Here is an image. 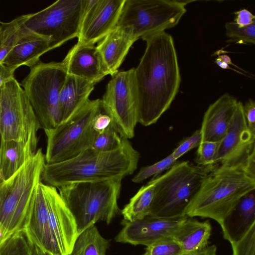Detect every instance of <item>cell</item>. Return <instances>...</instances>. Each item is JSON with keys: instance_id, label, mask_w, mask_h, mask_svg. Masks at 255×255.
<instances>
[{"instance_id": "1", "label": "cell", "mask_w": 255, "mask_h": 255, "mask_svg": "<svg viewBox=\"0 0 255 255\" xmlns=\"http://www.w3.org/2000/svg\"><path fill=\"white\" fill-rule=\"evenodd\" d=\"M146 48L134 68L137 123L155 124L175 98L181 78L173 37L165 31L144 37Z\"/></svg>"}, {"instance_id": "2", "label": "cell", "mask_w": 255, "mask_h": 255, "mask_svg": "<svg viewBox=\"0 0 255 255\" xmlns=\"http://www.w3.org/2000/svg\"><path fill=\"white\" fill-rule=\"evenodd\" d=\"M140 156L128 139L123 138L121 146L113 151L91 147L66 161L45 163L41 179L56 188L73 183L123 179L135 171Z\"/></svg>"}, {"instance_id": "3", "label": "cell", "mask_w": 255, "mask_h": 255, "mask_svg": "<svg viewBox=\"0 0 255 255\" xmlns=\"http://www.w3.org/2000/svg\"><path fill=\"white\" fill-rule=\"evenodd\" d=\"M255 189V178L244 166L218 165L204 179L184 215L211 219L221 226L240 200Z\"/></svg>"}, {"instance_id": "4", "label": "cell", "mask_w": 255, "mask_h": 255, "mask_svg": "<svg viewBox=\"0 0 255 255\" xmlns=\"http://www.w3.org/2000/svg\"><path fill=\"white\" fill-rule=\"evenodd\" d=\"M122 180L73 183L57 188L75 219L78 235L98 222L110 224L119 213Z\"/></svg>"}, {"instance_id": "5", "label": "cell", "mask_w": 255, "mask_h": 255, "mask_svg": "<svg viewBox=\"0 0 255 255\" xmlns=\"http://www.w3.org/2000/svg\"><path fill=\"white\" fill-rule=\"evenodd\" d=\"M219 164L194 165L177 161L161 175L151 179L155 194L150 215L161 217L183 216L207 176Z\"/></svg>"}, {"instance_id": "6", "label": "cell", "mask_w": 255, "mask_h": 255, "mask_svg": "<svg viewBox=\"0 0 255 255\" xmlns=\"http://www.w3.org/2000/svg\"><path fill=\"white\" fill-rule=\"evenodd\" d=\"M45 163L39 148L12 176L0 182V223L8 236L23 230Z\"/></svg>"}, {"instance_id": "7", "label": "cell", "mask_w": 255, "mask_h": 255, "mask_svg": "<svg viewBox=\"0 0 255 255\" xmlns=\"http://www.w3.org/2000/svg\"><path fill=\"white\" fill-rule=\"evenodd\" d=\"M100 99L89 100L72 117L54 128L45 129V159L52 164L71 159L91 148L98 133L92 127Z\"/></svg>"}, {"instance_id": "8", "label": "cell", "mask_w": 255, "mask_h": 255, "mask_svg": "<svg viewBox=\"0 0 255 255\" xmlns=\"http://www.w3.org/2000/svg\"><path fill=\"white\" fill-rule=\"evenodd\" d=\"M20 84L32 106L40 128H55L60 123L59 96L67 77L62 62L39 61L30 68Z\"/></svg>"}, {"instance_id": "9", "label": "cell", "mask_w": 255, "mask_h": 255, "mask_svg": "<svg viewBox=\"0 0 255 255\" xmlns=\"http://www.w3.org/2000/svg\"><path fill=\"white\" fill-rule=\"evenodd\" d=\"M191 1L125 0L117 25L131 28L138 40L175 27Z\"/></svg>"}, {"instance_id": "10", "label": "cell", "mask_w": 255, "mask_h": 255, "mask_svg": "<svg viewBox=\"0 0 255 255\" xmlns=\"http://www.w3.org/2000/svg\"><path fill=\"white\" fill-rule=\"evenodd\" d=\"M40 128L32 106L15 78L0 86V131L3 140L38 138Z\"/></svg>"}, {"instance_id": "11", "label": "cell", "mask_w": 255, "mask_h": 255, "mask_svg": "<svg viewBox=\"0 0 255 255\" xmlns=\"http://www.w3.org/2000/svg\"><path fill=\"white\" fill-rule=\"evenodd\" d=\"M87 0H58L33 13L25 25L50 40L51 49L77 37Z\"/></svg>"}, {"instance_id": "12", "label": "cell", "mask_w": 255, "mask_h": 255, "mask_svg": "<svg viewBox=\"0 0 255 255\" xmlns=\"http://www.w3.org/2000/svg\"><path fill=\"white\" fill-rule=\"evenodd\" d=\"M101 100L112 118L113 127L120 136L128 139L132 138L138 123L134 68L112 76Z\"/></svg>"}, {"instance_id": "13", "label": "cell", "mask_w": 255, "mask_h": 255, "mask_svg": "<svg viewBox=\"0 0 255 255\" xmlns=\"http://www.w3.org/2000/svg\"><path fill=\"white\" fill-rule=\"evenodd\" d=\"M255 153V133L249 128L244 116L243 104L238 101L231 124L221 141L216 164L246 166Z\"/></svg>"}, {"instance_id": "14", "label": "cell", "mask_w": 255, "mask_h": 255, "mask_svg": "<svg viewBox=\"0 0 255 255\" xmlns=\"http://www.w3.org/2000/svg\"><path fill=\"white\" fill-rule=\"evenodd\" d=\"M125 0H87L78 35L79 43L100 41L117 25Z\"/></svg>"}, {"instance_id": "15", "label": "cell", "mask_w": 255, "mask_h": 255, "mask_svg": "<svg viewBox=\"0 0 255 255\" xmlns=\"http://www.w3.org/2000/svg\"><path fill=\"white\" fill-rule=\"evenodd\" d=\"M186 217H161L148 215L132 222H125L115 240L119 243L147 247L160 240L173 238Z\"/></svg>"}, {"instance_id": "16", "label": "cell", "mask_w": 255, "mask_h": 255, "mask_svg": "<svg viewBox=\"0 0 255 255\" xmlns=\"http://www.w3.org/2000/svg\"><path fill=\"white\" fill-rule=\"evenodd\" d=\"M41 187L53 237L61 255H69L78 236L75 219L56 187L42 182Z\"/></svg>"}, {"instance_id": "17", "label": "cell", "mask_w": 255, "mask_h": 255, "mask_svg": "<svg viewBox=\"0 0 255 255\" xmlns=\"http://www.w3.org/2000/svg\"><path fill=\"white\" fill-rule=\"evenodd\" d=\"M23 230L32 245L46 255H61L51 231L41 182L29 208Z\"/></svg>"}, {"instance_id": "18", "label": "cell", "mask_w": 255, "mask_h": 255, "mask_svg": "<svg viewBox=\"0 0 255 255\" xmlns=\"http://www.w3.org/2000/svg\"><path fill=\"white\" fill-rule=\"evenodd\" d=\"M63 64L67 74L95 84L109 75L97 46L77 42L68 51Z\"/></svg>"}, {"instance_id": "19", "label": "cell", "mask_w": 255, "mask_h": 255, "mask_svg": "<svg viewBox=\"0 0 255 255\" xmlns=\"http://www.w3.org/2000/svg\"><path fill=\"white\" fill-rule=\"evenodd\" d=\"M238 101L228 93L211 104L205 113L200 128L202 141H221L235 114Z\"/></svg>"}, {"instance_id": "20", "label": "cell", "mask_w": 255, "mask_h": 255, "mask_svg": "<svg viewBox=\"0 0 255 255\" xmlns=\"http://www.w3.org/2000/svg\"><path fill=\"white\" fill-rule=\"evenodd\" d=\"M51 50L48 38L34 32L24 24L16 45L2 63L16 69L22 65L30 68L40 61L41 56Z\"/></svg>"}, {"instance_id": "21", "label": "cell", "mask_w": 255, "mask_h": 255, "mask_svg": "<svg viewBox=\"0 0 255 255\" xmlns=\"http://www.w3.org/2000/svg\"><path fill=\"white\" fill-rule=\"evenodd\" d=\"M136 40L131 28L117 25L99 42L97 48L109 75L113 76L118 72L130 48Z\"/></svg>"}, {"instance_id": "22", "label": "cell", "mask_w": 255, "mask_h": 255, "mask_svg": "<svg viewBox=\"0 0 255 255\" xmlns=\"http://www.w3.org/2000/svg\"><path fill=\"white\" fill-rule=\"evenodd\" d=\"M38 138L0 143V182L12 176L36 153Z\"/></svg>"}, {"instance_id": "23", "label": "cell", "mask_w": 255, "mask_h": 255, "mask_svg": "<svg viewBox=\"0 0 255 255\" xmlns=\"http://www.w3.org/2000/svg\"><path fill=\"white\" fill-rule=\"evenodd\" d=\"M95 85L85 79L67 75L59 96L60 124L69 119L89 100Z\"/></svg>"}, {"instance_id": "24", "label": "cell", "mask_w": 255, "mask_h": 255, "mask_svg": "<svg viewBox=\"0 0 255 255\" xmlns=\"http://www.w3.org/2000/svg\"><path fill=\"white\" fill-rule=\"evenodd\" d=\"M255 224V190L245 195L220 226L230 243L242 238Z\"/></svg>"}, {"instance_id": "25", "label": "cell", "mask_w": 255, "mask_h": 255, "mask_svg": "<svg viewBox=\"0 0 255 255\" xmlns=\"http://www.w3.org/2000/svg\"><path fill=\"white\" fill-rule=\"evenodd\" d=\"M212 230L209 220L199 221L195 217L187 216L173 238L181 246L183 253H190L208 246Z\"/></svg>"}, {"instance_id": "26", "label": "cell", "mask_w": 255, "mask_h": 255, "mask_svg": "<svg viewBox=\"0 0 255 255\" xmlns=\"http://www.w3.org/2000/svg\"><path fill=\"white\" fill-rule=\"evenodd\" d=\"M155 194L151 180L142 186L122 210L125 222H132L150 215Z\"/></svg>"}, {"instance_id": "27", "label": "cell", "mask_w": 255, "mask_h": 255, "mask_svg": "<svg viewBox=\"0 0 255 255\" xmlns=\"http://www.w3.org/2000/svg\"><path fill=\"white\" fill-rule=\"evenodd\" d=\"M109 246L110 241L93 225L78 235L69 255H106Z\"/></svg>"}, {"instance_id": "28", "label": "cell", "mask_w": 255, "mask_h": 255, "mask_svg": "<svg viewBox=\"0 0 255 255\" xmlns=\"http://www.w3.org/2000/svg\"><path fill=\"white\" fill-rule=\"evenodd\" d=\"M30 16V13L21 15L10 22L0 23V63L16 45L22 27Z\"/></svg>"}, {"instance_id": "29", "label": "cell", "mask_w": 255, "mask_h": 255, "mask_svg": "<svg viewBox=\"0 0 255 255\" xmlns=\"http://www.w3.org/2000/svg\"><path fill=\"white\" fill-rule=\"evenodd\" d=\"M32 245L23 230L7 238L0 246V255H32Z\"/></svg>"}, {"instance_id": "30", "label": "cell", "mask_w": 255, "mask_h": 255, "mask_svg": "<svg viewBox=\"0 0 255 255\" xmlns=\"http://www.w3.org/2000/svg\"><path fill=\"white\" fill-rule=\"evenodd\" d=\"M122 138L113 126L112 122L103 132L97 135L92 148L102 151H110L119 148Z\"/></svg>"}, {"instance_id": "31", "label": "cell", "mask_w": 255, "mask_h": 255, "mask_svg": "<svg viewBox=\"0 0 255 255\" xmlns=\"http://www.w3.org/2000/svg\"><path fill=\"white\" fill-rule=\"evenodd\" d=\"M226 35L229 38L228 41L237 43H255V22L248 26L240 27L234 22L225 24Z\"/></svg>"}, {"instance_id": "32", "label": "cell", "mask_w": 255, "mask_h": 255, "mask_svg": "<svg viewBox=\"0 0 255 255\" xmlns=\"http://www.w3.org/2000/svg\"><path fill=\"white\" fill-rule=\"evenodd\" d=\"M178 160L175 159L171 153L162 160L152 164L141 167L132 179L133 183H139L147 178L158 176L163 171L168 170Z\"/></svg>"}, {"instance_id": "33", "label": "cell", "mask_w": 255, "mask_h": 255, "mask_svg": "<svg viewBox=\"0 0 255 255\" xmlns=\"http://www.w3.org/2000/svg\"><path fill=\"white\" fill-rule=\"evenodd\" d=\"M182 254L179 244L172 237H170L147 246L143 255H181Z\"/></svg>"}, {"instance_id": "34", "label": "cell", "mask_w": 255, "mask_h": 255, "mask_svg": "<svg viewBox=\"0 0 255 255\" xmlns=\"http://www.w3.org/2000/svg\"><path fill=\"white\" fill-rule=\"evenodd\" d=\"M221 141H202L197 150L195 162L198 165L207 166L216 164Z\"/></svg>"}, {"instance_id": "35", "label": "cell", "mask_w": 255, "mask_h": 255, "mask_svg": "<svg viewBox=\"0 0 255 255\" xmlns=\"http://www.w3.org/2000/svg\"><path fill=\"white\" fill-rule=\"evenodd\" d=\"M230 244L232 255H255V224L242 238Z\"/></svg>"}, {"instance_id": "36", "label": "cell", "mask_w": 255, "mask_h": 255, "mask_svg": "<svg viewBox=\"0 0 255 255\" xmlns=\"http://www.w3.org/2000/svg\"><path fill=\"white\" fill-rule=\"evenodd\" d=\"M202 141L200 129L196 130L193 134L183 139L172 152L173 157L178 160L190 150L198 147Z\"/></svg>"}, {"instance_id": "37", "label": "cell", "mask_w": 255, "mask_h": 255, "mask_svg": "<svg viewBox=\"0 0 255 255\" xmlns=\"http://www.w3.org/2000/svg\"><path fill=\"white\" fill-rule=\"evenodd\" d=\"M244 116L249 128L255 133V102L253 99H249L243 105Z\"/></svg>"}, {"instance_id": "38", "label": "cell", "mask_w": 255, "mask_h": 255, "mask_svg": "<svg viewBox=\"0 0 255 255\" xmlns=\"http://www.w3.org/2000/svg\"><path fill=\"white\" fill-rule=\"evenodd\" d=\"M234 22L239 27H243L255 22V16L247 9H242L234 12Z\"/></svg>"}, {"instance_id": "39", "label": "cell", "mask_w": 255, "mask_h": 255, "mask_svg": "<svg viewBox=\"0 0 255 255\" xmlns=\"http://www.w3.org/2000/svg\"><path fill=\"white\" fill-rule=\"evenodd\" d=\"M16 69V68L0 63V86L9 79L14 78V74Z\"/></svg>"}, {"instance_id": "40", "label": "cell", "mask_w": 255, "mask_h": 255, "mask_svg": "<svg viewBox=\"0 0 255 255\" xmlns=\"http://www.w3.org/2000/svg\"><path fill=\"white\" fill-rule=\"evenodd\" d=\"M217 247L216 245H213L208 246L207 247L196 251L183 253L181 255H217Z\"/></svg>"}, {"instance_id": "41", "label": "cell", "mask_w": 255, "mask_h": 255, "mask_svg": "<svg viewBox=\"0 0 255 255\" xmlns=\"http://www.w3.org/2000/svg\"><path fill=\"white\" fill-rule=\"evenodd\" d=\"M216 60L220 61L225 63H227L228 65L231 64L234 66L237 67L238 68H239L236 65L234 64L230 57L227 55H219V56L216 58Z\"/></svg>"}, {"instance_id": "42", "label": "cell", "mask_w": 255, "mask_h": 255, "mask_svg": "<svg viewBox=\"0 0 255 255\" xmlns=\"http://www.w3.org/2000/svg\"><path fill=\"white\" fill-rule=\"evenodd\" d=\"M9 237L0 223V246Z\"/></svg>"}, {"instance_id": "43", "label": "cell", "mask_w": 255, "mask_h": 255, "mask_svg": "<svg viewBox=\"0 0 255 255\" xmlns=\"http://www.w3.org/2000/svg\"><path fill=\"white\" fill-rule=\"evenodd\" d=\"M215 63L221 68L222 69H232L235 71H237L238 72H239L238 71L235 70V69H234L233 68H232L229 65L227 64V63H225L224 62H221V61H218V60H215ZM241 74H243L242 73H240Z\"/></svg>"}, {"instance_id": "44", "label": "cell", "mask_w": 255, "mask_h": 255, "mask_svg": "<svg viewBox=\"0 0 255 255\" xmlns=\"http://www.w3.org/2000/svg\"><path fill=\"white\" fill-rule=\"evenodd\" d=\"M45 254L37 247L32 245V255H45Z\"/></svg>"}, {"instance_id": "45", "label": "cell", "mask_w": 255, "mask_h": 255, "mask_svg": "<svg viewBox=\"0 0 255 255\" xmlns=\"http://www.w3.org/2000/svg\"><path fill=\"white\" fill-rule=\"evenodd\" d=\"M0 140H1V135H0Z\"/></svg>"}, {"instance_id": "46", "label": "cell", "mask_w": 255, "mask_h": 255, "mask_svg": "<svg viewBox=\"0 0 255 255\" xmlns=\"http://www.w3.org/2000/svg\"><path fill=\"white\" fill-rule=\"evenodd\" d=\"M2 22L0 20V23H1Z\"/></svg>"}, {"instance_id": "47", "label": "cell", "mask_w": 255, "mask_h": 255, "mask_svg": "<svg viewBox=\"0 0 255 255\" xmlns=\"http://www.w3.org/2000/svg\"></svg>"}]
</instances>
